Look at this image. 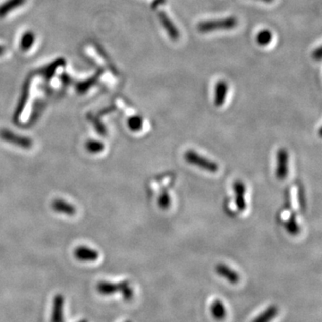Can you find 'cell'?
<instances>
[{"instance_id":"obj_1","label":"cell","mask_w":322,"mask_h":322,"mask_svg":"<svg viewBox=\"0 0 322 322\" xmlns=\"http://www.w3.org/2000/svg\"><path fill=\"white\" fill-rule=\"evenodd\" d=\"M237 25H238L237 18L230 16L217 20L202 22L197 26V29L202 33H208L217 31H228L235 28Z\"/></svg>"},{"instance_id":"obj_28","label":"cell","mask_w":322,"mask_h":322,"mask_svg":"<svg viewBox=\"0 0 322 322\" xmlns=\"http://www.w3.org/2000/svg\"><path fill=\"white\" fill-rule=\"evenodd\" d=\"M6 52V48L4 46L0 45V56H2Z\"/></svg>"},{"instance_id":"obj_9","label":"cell","mask_w":322,"mask_h":322,"mask_svg":"<svg viewBox=\"0 0 322 322\" xmlns=\"http://www.w3.org/2000/svg\"><path fill=\"white\" fill-rule=\"evenodd\" d=\"M64 297L61 294H56L53 300L51 322H64Z\"/></svg>"},{"instance_id":"obj_5","label":"cell","mask_w":322,"mask_h":322,"mask_svg":"<svg viewBox=\"0 0 322 322\" xmlns=\"http://www.w3.org/2000/svg\"><path fill=\"white\" fill-rule=\"evenodd\" d=\"M158 17L160 22L161 25L163 26L165 31L168 33V37L172 41H177L180 38V32L178 31L177 27L175 26V24L172 22L171 19L168 17V14L166 12L159 11L158 13Z\"/></svg>"},{"instance_id":"obj_12","label":"cell","mask_w":322,"mask_h":322,"mask_svg":"<svg viewBox=\"0 0 322 322\" xmlns=\"http://www.w3.org/2000/svg\"><path fill=\"white\" fill-rule=\"evenodd\" d=\"M121 284H115L109 281H100L97 284V291L102 295H113L117 292H120Z\"/></svg>"},{"instance_id":"obj_24","label":"cell","mask_w":322,"mask_h":322,"mask_svg":"<svg viewBox=\"0 0 322 322\" xmlns=\"http://www.w3.org/2000/svg\"><path fill=\"white\" fill-rule=\"evenodd\" d=\"M120 292L122 293L123 297L126 301H130L133 296V291L132 287H130L129 283L127 281L121 282Z\"/></svg>"},{"instance_id":"obj_15","label":"cell","mask_w":322,"mask_h":322,"mask_svg":"<svg viewBox=\"0 0 322 322\" xmlns=\"http://www.w3.org/2000/svg\"><path fill=\"white\" fill-rule=\"evenodd\" d=\"M29 93H30V82L27 80L25 83L24 87H23V91H22V96L19 103H18L17 109L15 111V115H14V118L15 120L19 119V117L21 116L22 112L24 111L25 109V105L27 103V99L29 98Z\"/></svg>"},{"instance_id":"obj_23","label":"cell","mask_w":322,"mask_h":322,"mask_svg":"<svg viewBox=\"0 0 322 322\" xmlns=\"http://www.w3.org/2000/svg\"><path fill=\"white\" fill-rule=\"evenodd\" d=\"M272 41V33L269 30H263L258 33L256 37V42L260 46H267Z\"/></svg>"},{"instance_id":"obj_10","label":"cell","mask_w":322,"mask_h":322,"mask_svg":"<svg viewBox=\"0 0 322 322\" xmlns=\"http://www.w3.org/2000/svg\"><path fill=\"white\" fill-rule=\"evenodd\" d=\"M228 84L224 80H219L215 88V95H214V105L216 107H221L224 105L225 100L228 94Z\"/></svg>"},{"instance_id":"obj_26","label":"cell","mask_w":322,"mask_h":322,"mask_svg":"<svg viewBox=\"0 0 322 322\" xmlns=\"http://www.w3.org/2000/svg\"><path fill=\"white\" fill-rule=\"evenodd\" d=\"M312 58L316 60V61H320L321 60V48L319 47L318 49H316L313 52H312Z\"/></svg>"},{"instance_id":"obj_8","label":"cell","mask_w":322,"mask_h":322,"mask_svg":"<svg viewBox=\"0 0 322 322\" xmlns=\"http://www.w3.org/2000/svg\"><path fill=\"white\" fill-rule=\"evenodd\" d=\"M74 256L80 261H95L98 259V252L87 246H80L75 249Z\"/></svg>"},{"instance_id":"obj_18","label":"cell","mask_w":322,"mask_h":322,"mask_svg":"<svg viewBox=\"0 0 322 322\" xmlns=\"http://www.w3.org/2000/svg\"><path fill=\"white\" fill-rule=\"evenodd\" d=\"M103 74V70H98L96 74H95L94 76H92V77L89 78L88 80H83V82H80L79 84H77V86H76V91L80 93V94H83L84 93L85 91H87L91 86H93L97 82H98V79L99 78V76Z\"/></svg>"},{"instance_id":"obj_11","label":"cell","mask_w":322,"mask_h":322,"mask_svg":"<svg viewBox=\"0 0 322 322\" xmlns=\"http://www.w3.org/2000/svg\"><path fill=\"white\" fill-rule=\"evenodd\" d=\"M52 209L56 212L66 214L68 216H74V214L76 213L75 207L73 204L67 203L62 199H56V200H54L52 203Z\"/></svg>"},{"instance_id":"obj_19","label":"cell","mask_w":322,"mask_h":322,"mask_svg":"<svg viewBox=\"0 0 322 322\" xmlns=\"http://www.w3.org/2000/svg\"><path fill=\"white\" fill-rule=\"evenodd\" d=\"M36 36L32 31H27L21 36L20 39V49L23 51H28L35 42Z\"/></svg>"},{"instance_id":"obj_14","label":"cell","mask_w":322,"mask_h":322,"mask_svg":"<svg viewBox=\"0 0 322 322\" xmlns=\"http://www.w3.org/2000/svg\"><path fill=\"white\" fill-rule=\"evenodd\" d=\"M65 64H66L65 59L58 58V59L55 60L53 63L50 64L49 66L42 68L41 71H39V74H42V76L45 78L46 80H49L55 74L56 69L58 67L64 66Z\"/></svg>"},{"instance_id":"obj_29","label":"cell","mask_w":322,"mask_h":322,"mask_svg":"<svg viewBox=\"0 0 322 322\" xmlns=\"http://www.w3.org/2000/svg\"><path fill=\"white\" fill-rule=\"evenodd\" d=\"M260 1H263V2H265V3H271V2H273V0H260Z\"/></svg>"},{"instance_id":"obj_30","label":"cell","mask_w":322,"mask_h":322,"mask_svg":"<svg viewBox=\"0 0 322 322\" xmlns=\"http://www.w3.org/2000/svg\"><path fill=\"white\" fill-rule=\"evenodd\" d=\"M78 322H88L87 320H85V319H82V320H80V321H78Z\"/></svg>"},{"instance_id":"obj_13","label":"cell","mask_w":322,"mask_h":322,"mask_svg":"<svg viewBox=\"0 0 322 322\" xmlns=\"http://www.w3.org/2000/svg\"><path fill=\"white\" fill-rule=\"evenodd\" d=\"M27 0H7L0 5V18L6 17L12 11L24 6Z\"/></svg>"},{"instance_id":"obj_21","label":"cell","mask_w":322,"mask_h":322,"mask_svg":"<svg viewBox=\"0 0 322 322\" xmlns=\"http://www.w3.org/2000/svg\"><path fill=\"white\" fill-rule=\"evenodd\" d=\"M104 147H105L104 144L99 140H88L85 144V148H86L88 152L92 153V154H97V153L102 152L104 150Z\"/></svg>"},{"instance_id":"obj_16","label":"cell","mask_w":322,"mask_h":322,"mask_svg":"<svg viewBox=\"0 0 322 322\" xmlns=\"http://www.w3.org/2000/svg\"><path fill=\"white\" fill-rule=\"evenodd\" d=\"M210 312L214 319L217 320H223L227 316V311L224 304L220 300H215L210 306Z\"/></svg>"},{"instance_id":"obj_31","label":"cell","mask_w":322,"mask_h":322,"mask_svg":"<svg viewBox=\"0 0 322 322\" xmlns=\"http://www.w3.org/2000/svg\"><path fill=\"white\" fill-rule=\"evenodd\" d=\"M126 322H132V321H130V320H127V321Z\"/></svg>"},{"instance_id":"obj_3","label":"cell","mask_w":322,"mask_h":322,"mask_svg":"<svg viewBox=\"0 0 322 322\" xmlns=\"http://www.w3.org/2000/svg\"><path fill=\"white\" fill-rule=\"evenodd\" d=\"M0 138L7 143L15 145L17 147L23 148V149H30L32 147V139L17 134L10 130H0Z\"/></svg>"},{"instance_id":"obj_22","label":"cell","mask_w":322,"mask_h":322,"mask_svg":"<svg viewBox=\"0 0 322 322\" xmlns=\"http://www.w3.org/2000/svg\"><path fill=\"white\" fill-rule=\"evenodd\" d=\"M127 126L133 132H139L143 128L144 121L140 116H133L127 120Z\"/></svg>"},{"instance_id":"obj_4","label":"cell","mask_w":322,"mask_h":322,"mask_svg":"<svg viewBox=\"0 0 322 322\" xmlns=\"http://www.w3.org/2000/svg\"><path fill=\"white\" fill-rule=\"evenodd\" d=\"M289 171V155L286 149L278 150L277 153V168L276 176L278 180H285Z\"/></svg>"},{"instance_id":"obj_20","label":"cell","mask_w":322,"mask_h":322,"mask_svg":"<svg viewBox=\"0 0 322 322\" xmlns=\"http://www.w3.org/2000/svg\"><path fill=\"white\" fill-rule=\"evenodd\" d=\"M285 227L287 228V231L290 235H297L298 233L300 232V228H299V225H298L297 220H296L295 214L293 213L291 215L286 222Z\"/></svg>"},{"instance_id":"obj_7","label":"cell","mask_w":322,"mask_h":322,"mask_svg":"<svg viewBox=\"0 0 322 322\" xmlns=\"http://www.w3.org/2000/svg\"><path fill=\"white\" fill-rule=\"evenodd\" d=\"M216 272L218 276L225 278L229 283L237 284L240 281V276L235 270L223 263H218L216 266Z\"/></svg>"},{"instance_id":"obj_25","label":"cell","mask_w":322,"mask_h":322,"mask_svg":"<svg viewBox=\"0 0 322 322\" xmlns=\"http://www.w3.org/2000/svg\"><path fill=\"white\" fill-rule=\"evenodd\" d=\"M158 204L161 210H168L171 205V199L168 192H163L158 197Z\"/></svg>"},{"instance_id":"obj_6","label":"cell","mask_w":322,"mask_h":322,"mask_svg":"<svg viewBox=\"0 0 322 322\" xmlns=\"http://www.w3.org/2000/svg\"><path fill=\"white\" fill-rule=\"evenodd\" d=\"M233 189L235 192V205L237 207L239 211H245L246 210V200H245V184L242 181H235L233 185Z\"/></svg>"},{"instance_id":"obj_17","label":"cell","mask_w":322,"mask_h":322,"mask_svg":"<svg viewBox=\"0 0 322 322\" xmlns=\"http://www.w3.org/2000/svg\"><path fill=\"white\" fill-rule=\"evenodd\" d=\"M278 312V309L275 305H270V307L261 312L252 322H270L276 318Z\"/></svg>"},{"instance_id":"obj_27","label":"cell","mask_w":322,"mask_h":322,"mask_svg":"<svg viewBox=\"0 0 322 322\" xmlns=\"http://www.w3.org/2000/svg\"><path fill=\"white\" fill-rule=\"evenodd\" d=\"M165 3H166V0H153V2L151 3V7H152V9H156L160 5H163Z\"/></svg>"},{"instance_id":"obj_2","label":"cell","mask_w":322,"mask_h":322,"mask_svg":"<svg viewBox=\"0 0 322 322\" xmlns=\"http://www.w3.org/2000/svg\"><path fill=\"white\" fill-rule=\"evenodd\" d=\"M184 158L189 164L198 167V168H202L203 170L210 172V173H216L219 169V166L217 162H214L209 158L203 157L193 150L186 151V153L184 154Z\"/></svg>"}]
</instances>
